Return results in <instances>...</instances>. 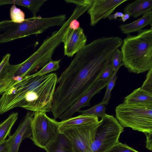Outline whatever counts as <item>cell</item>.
Instances as JSON below:
<instances>
[{
  "label": "cell",
  "mask_w": 152,
  "mask_h": 152,
  "mask_svg": "<svg viewBox=\"0 0 152 152\" xmlns=\"http://www.w3.org/2000/svg\"><path fill=\"white\" fill-rule=\"evenodd\" d=\"M67 3H73L76 6H84L90 4L92 3V0H65Z\"/></svg>",
  "instance_id": "f546056e"
},
{
  "label": "cell",
  "mask_w": 152,
  "mask_h": 152,
  "mask_svg": "<svg viewBox=\"0 0 152 152\" xmlns=\"http://www.w3.org/2000/svg\"><path fill=\"white\" fill-rule=\"evenodd\" d=\"M100 121L92 124L70 128L61 133L70 141L73 152H90L95 131Z\"/></svg>",
  "instance_id": "9c48e42d"
},
{
  "label": "cell",
  "mask_w": 152,
  "mask_h": 152,
  "mask_svg": "<svg viewBox=\"0 0 152 152\" xmlns=\"http://www.w3.org/2000/svg\"><path fill=\"white\" fill-rule=\"evenodd\" d=\"M141 88L152 93V68L148 70L146 79Z\"/></svg>",
  "instance_id": "83f0119b"
},
{
  "label": "cell",
  "mask_w": 152,
  "mask_h": 152,
  "mask_svg": "<svg viewBox=\"0 0 152 152\" xmlns=\"http://www.w3.org/2000/svg\"><path fill=\"white\" fill-rule=\"evenodd\" d=\"M123 15V13L122 12H116L114 14H111L107 18L110 20H115L117 19L118 17H121Z\"/></svg>",
  "instance_id": "836d02e7"
},
{
  "label": "cell",
  "mask_w": 152,
  "mask_h": 152,
  "mask_svg": "<svg viewBox=\"0 0 152 152\" xmlns=\"http://www.w3.org/2000/svg\"><path fill=\"white\" fill-rule=\"evenodd\" d=\"M57 78L56 73H50L32 74L15 81L0 98V115L17 107L35 112L51 111Z\"/></svg>",
  "instance_id": "7a4b0ae2"
},
{
  "label": "cell",
  "mask_w": 152,
  "mask_h": 152,
  "mask_svg": "<svg viewBox=\"0 0 152 152\" xmlns=\"http://www.w3.org/2000/svg\"><path fill=\"white\" fill-rule=\"evenodd\" d=\"M117 48L111 39L103 37L76 53L57 78L51 110L54 119H59L97 81Z\"/></svg>",
  "instance_id": "6da1fadb"
},
{
  "label": "cell",
  "mask_w": 152,
  "mask_h": 152,
  "mask_svg": "<svg viewBox=\"0 0 152 152\" xmlns=\"http://www.w3.org/2000/svg\"><path fill=\"white\" fill-rule=\"evenodd\" d=\"M87 40L82 28L80 27L74 30L69 27L65 32L62 39L64 55L69 57L73 56L86 45Z\"/></svg>",
  "instance_id": "8fae6325"
},
{
  "label": "cell",
  "mask_w": 152,
  "mask_h": 152,
  "mask_svg": "<svg viewBox=\"0 0 152 152\" xmlns=\"http://www.w3.org/2000/svg\"><path fill=\"white\" fill-rule=\"evenodd\" d=\"M152 102V93L145 91L141 87L134 90L124 97L123 102L137 103Z\"/></svg>",
  "instance_id": "ffe728a7"
},
{
  "label": "cell",
  "mask_w": 152,
  "mask_h": 152,
  "mask_svg": "<svg viewBox=\"0 0 152 152\" xmlns=\"http://www.w3.org/2000/svg\"><path fill=\"white\" fill-rule=\"evenodd\" d=\"M106 108L105 104L100 102L88 109L85 110H80L77 112L80 113L81 114L92 115L101 118L106 114L105 111Z\"/></svg>",
  "instance_id": "7402d4cb"
},
{
  "label": "cell",
  "mask_w": 152,
  "mask_h": 152,
  "mask_svg": "<svg viewBox=\"0 0 152 152\" xmlns=\"http://www.w3.org/2000/svg\"><path fill=\"white\" fill-rule=\"evenodd\" d=\"M116 118L124 128L143 132H152V102L137 103L123 102L115 109Z\"/></svg>",
  "instance_id": "5b68a950"
},
{
  "label": "cell",
  "mask_w": 152,
  "mask_h": 152,
  "mask_svg": "<svg viewBox=\"0 0 152 152\" xmlns=\"http://www.w3.org/2000/svg\"><path fill=\"white\" fill-rule=\"evenodd\" d=\"M61 60L58 61H50L39 71L32 74L34 76H42L50 72L58 70L60 67L59 62Z\"/></svg>",
  "instance_id": "603a6c76"
},
{
  "label": "cell",
  "mask_w": 152,
  "mask_h": 152,
  "mask_svg": "<svg viewBox=\"0 0 152 152\" xmlns=\"http://www.w3.org/2000/svg\"><path fill=\"white\" fill-rule=\"evenodd\" d=\"M152 9V0H137L127 5L123 9V12L136 18Z\"/></svg>",
  "instance_id": "2e32d148"
},
{
  "label": "cell",
  "mask_w": 152,
  "mask_h": 152,
  "mask_svg": "<svg viewBox=\"0 0 152 152\" xmlns=\"http://www.w3.org/2000/svg\"><path fill=\"white\" fill-rule=\"evenodd\" d=\"M63 35L55 31L45 39L38 49L28 58L20 64L13 79L17 81L42 68L50 61L57 47L62 42Z\"/></svg>",
  "instance_id": "8992f818"
},
{
  "label": "cell",
  "mask_w": 152,
  "mask_h": 152,
  "mask_svg": "<svg viewBox=\"0 0 152 152\" xmlns=\"http://www.w3.org/2000/svg\"><path fill=\"white\" fill-rule=\"evenodd\" d=\"M124 128L113 115L105 114L97 127L90 152H104L119 142Z\"/></svg>",
  "instance_id": "52a82bcc"
},
{
  "label": "cell",
  "mask_w": 152,
  "mask_h": 152,
  "mask_svg": "<svg viewBox=\"0 0 152 152\" xmlns=\"http://www.w3.org/2000/svg\"><path fill=\"white\" fill-rule=\"evenodd\" d=\"M104 152H140L126 144L120 142Z\"/></svg>",
  "instance_id": "4316f807"
},
{
  "label": "cell",
  "mask_w": 152,
  "mask_h": 152,
  "mask_svg": "<svg viewBox=\"0 0 152 152\" xmlns=\"http://www.w3.org/2000/svg\"><path fill=\"white\" fill-rule=\"evenodd\" d=\"M45 150L46 152H73L68 138L60 133L56 140Z\"/></svg>",
  "instance_id": "d6986e66"
},
{
  "label": "cell",
  "mask_w": 152,
  "mask_h": 152,
  "mask_svg": "<svg viewBox=\"0 0 152 152\" xmlns=\"http://www.w3.org/2000/svg\"><path fill=\"white\" fill-rule=\"evenodd\" d=\"M18 117L17 113H13L6 119L0 123V144L6 140V138L10 134Z\"/></svg>",
  "instance_id": "44dd1931"
},
{
  "label": "cell",
  "mask_w": 152,
  "mask_h": 152,
  "mask_svg": "<svg viewBox=\"0 0 152 152\" xmlns=\"http://www.w3.org/2000/svg\"><path fill=\"white\" fill-rule=\"evenodd\" d=\"M10 54H7L0 63V95L15 81L13 78L20 64L15 65L10 64Z\"/></svg>",
  "instance_id": "5bb4252c"
},
{
  "label": "cell",
  "mask_w": 152,
  "mask_h": 152,
  "mask_svg": "<svg viewBox=\"0 0 152 152\" xmlns=\"http://www.w3.org/2000/svg\"><path fill=\"white\" fill-rule=\"evenodd\" d=\"M138 32L136 35L127 34L121 47L123 66L137 74L152 68V27Z\"/></svg>",
  "instance_id": "3957f363"
},
{
  "label": "cell",
  "mask_w": 152,
  "mask_h": 152,
  "mask_svg": "<svg viewBox=\"0 0 152 152\" xmlns=\"http://www.w3.org/2000/svg\"><path fill=\"white\" fill-rule=\"evenodd\" d=\"M118 70L114 71V73L111 78L107 82V88L103 99L100 102L105 105H107L111 96V92L114 86L117 79V73Z\"/></svg>",
  "instance_id": "cb8c5ba5"
},
{
  "label": "cell",
  "mask_w": 152,
  "mask_h": 152,
  "mask_svg": "<svg viewBox=\"0 0 152 152\" xmlns=\"http://www.w3.org/2000/svg\"><path fill=\"white\" fill-rule=\"evenodd\" d=\"M10 16L11 20L14 23H21L25 19L24 12L14 4L12 6L10 9Z\"/></svg>",
  "instance_id": "d4e9b609"
},
{
  "label": "cell",
  "mask_w": 152,
  "mask_h": 152,
  "mask_svg": "<svg viewBox=\"0 0 152 152\" xmlns=\"http://www.w3.org/2000/svg\"><path fill=\"white\" fill-rule=\"evenodd\" d=\"M0 152H10V148L7 140L0 144Z\"/></svg>",
  "instance_id": "1f68e13d"
},
{
  "label": "cell",
  "mask_w": 152,
  "mask_h": 152,
  "mask_svg": "<svg viewBox=\"0 0 152 152\" xmlns=\"http://www.w3.org/2000/svg\"><path fill=\"white\" fill-rule=\"evenodd\" d=\"M60 122L48 117L46 113L36 112L31 124L32 137L34 143L45 150L60 133Z\"/></svg>",
  "instance_id": "ba28073f"
},
{
  "label": "cell",
  "mask_w": 152,
  "mask_h": 152,
  "mask_svg": "<svg viewBox=\"0 0 152 152\" xmlns=\"http://www.w3.org/2000/svg\"><path fill=\"white\" fill-rule=\"evenodd\" d=\"M61 15L42 18L40 16L25 19L20 23L11 20L0 22V43L35 34L42 33L48 28L54 26H61L64 22Z\"/></svg>",
  "instance_id": "277c9868"
},
{
  "label": "cell",
  "mask_w": 152,
  "mask_h": 152,
  "mask_svg": "<svg viewBox=\"0 0 152 152\" xmlns=\"http://www.w3.org/2000/svg\"><path fill=\"white\" fill-rule=\"evenodd\" d=\"M128 0H92L87 11L90 18V25L94 26L99 21L105 19L119 6Z\"/></svg>",
  "instance_id": "30bf717a"
},
{
  "label": "cell",
  "mask_w": 152,
  "mask_h": 152,
  "mask_svg": "<svg viewBox=\"0 0 152 152\" xmlns=\"http://www.w3.org/2000/svg\"><path fill=\"white\" fill-rule=\"evenodd\" d=\"M152 26V11L148 12L137 20L130 23L121 25L119 28L123 34H129L142 29L146 26Z\"/></svg>",
  "instance_id": "e0dca14e"
},
{
  "label": "cell",
  "mask_w": 152,
  "mask_h": 152,
  "mask_svg": "<svg viewBox=\"0 0 152 152\" xmlns=\"http://www.w3.org/2000/svg\"><path fill=\"white\" fill-rule=\"evenodd\" d=\"M47 0H0V6L7 4L17 5L27 8L36 17L41 7Z\"/></svg>",
  "instance_id": "ac0fdd59"
},
{
  "label": "cell",
  "mask_w": 152,
  "mask_h": 152,
  "mask_svg": "<svg viewBox=\"0 0 152 152\" xmlns=\"http://www.w3.org/2000/svg\"><path fill=\"white\" fill-rule=\"evenodd\" d=\"M99 121V118L96 116L81 114L64 121H61L60 122L59 130L61 133L70 128L92 124Z\"/></svg>",
  "instance_id": "9a60e30c"
},
{
  "label": "cell",
  "mask_w": 152,
  "mask_h": 152,
  "mask_svg": "<svg viewBox=\"0 0 152 152\" xmlns=\"http://www.w3.org/2000/svg\"><path fill=\"white\" fill-rule=\"evenodd\" d=\"M80 24L77 19L73 20L70 23L69 27L74 30H75L80 27Z\"/></svg>",
  "instance_id": "d6a6232c"
},
{
  "label": "cell",
  "mask_w": 152,
  "mask_h": 152,
  "mask_svg": "<svg viewBox=\"0 0 152 152\" xmlns=\"http://www.w3.org/2000/svg\"><path fill=\"white\" fill-rule=\"evenodd\" d=\"M107 83L103 81H96L92 87L85 94L80 97L59 118L61 121L68 119L83 107L90 106V101L96 94L106 86Z\"/></svg>",
  "instance_id": "4fadbf2b"
},
{
  "label": "cell",
  "mask_w": 152,
  "mask_h": 152,
  "mask_svg": "<svg viewBox=\"0 0 152 152\" xmlns=\"http://www.w3.org/2000/svg\"><path fill=\"white\" fill-rule=\"evenodd\" d=\"M35 112H28L24 116L14 133L7 140L10 152H18L22 140L32 137L31 124Z\"/></svg>",
  "instance_id": "7c38bea8"
},
{
  "label": "cell",
  "mask_w": 152,
  "mask_h": 152,
  "mask_svg": "<svg viewBox=\"0 0 152 152\" xmlns=\"http://www.w3.org/2000/svg\"><path fill=\"white\" fill-rule=\"evenodd\" d=\"M130 17L129 15L127 14H123L122 16L121 17L119 20L122 21L124 23L127 19H128Z\"/></svg>",
  "instance_id": "e575fe53"
},
{
  "label": "cell",
  "mask_w": 152,
  "mask_h": 152,
  "mask_svg": "<svg viewBox=\"0 0 152 152\" xmlns=\"http://www.w3.org/2000/svg\"><path fill=\"white\" fill-rule=\"evenodd\" d=\"M146 137V147L149 150H152V132L145 134Z\"/></svg>",
  "instance_id": "4dcf8cb0"
},
{
  "label": "cell",
  "mask_w": 152,
  "mask_h": 152,
  "mask_svg": "<svg viewBox=\"0 0 152 152\" xmlns=\"http://www.w3.org/2000/svg\"><path fill=\"white\" fill-rule=\"evenodd\" d=\"M122 52L118 48L113 53L111 58L110 63L112 69L114 71L118 70L122 66Z\"/></svg>",
  "instance_id": "484cf974"
},
{
  "label": "cell",
  "mask_w": 152,
  "mask_h": 152,
  "mask_svg": "<svg viewBox=\"0 0 152 152\" xmlns=\"http://www.w3.org/2000/svg\"><path fill=\"white\" fill-rule=\"evenodd\" d=\"M113 73L114 71L112 69L111 64L110 63L102 72L97 81H103L107 83L112 77Z\"/></svg>",
  "instance_id": "f1b7e54d"
}]
</instances>
